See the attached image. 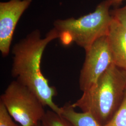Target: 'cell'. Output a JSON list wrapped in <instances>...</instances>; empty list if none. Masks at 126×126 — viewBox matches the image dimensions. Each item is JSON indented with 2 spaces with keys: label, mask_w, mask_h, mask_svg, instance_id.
<instances>
[{
  "label": "cell",
  "mask_w": 126,
  "mask_h": 126,
  "mask_svg": "<svg viewBox=\"0 0 126 126\" xmlns=\"http://www.w3.org/2000/svg\"><path fill=\"white\" fill-rule=\"evenodd\" d=\"M42 126V124H41V122L40 123H39L38 124H37L36 126Z\"/></svg>",
  "instance_id": "14"
},
{
  "label": "cell",
  "mask_w": 126,
  "mask_h": 126,
  "mask_svg": "<svg viewBox=\"0 0 126 126\" xmlns=\"http://www.w3.org/2000/svg\"><path fill=\"white\" fill-rule=\"evenodd\" d=\"M112 17L126 29V5L120 8H117L111 11Z\"/></svg>",
  "instance_id": "12"
},
{
  "label": "cell",
  "mask_w": 126,
  "mask_h": 126,
  "mask_svg": "<svg viewBox=\"0 0 126 126\" xmlns=\"http://www.w3.org/2000/svg\"><path fill=\"white\" fill-rule=\"evenodd\" d=\"M11 117L4 104L0 101V126H19Z\"/></svg>",
  "instance_id": "11"
},
{
  "label": "cell",
  "mask_w": 126,
  "mask_h": 126,
  "mask_svg": "<svg viewBox=\"0 0 126 126\" xmlns=\"http://www.w3.org/2000/svg\"><path fill=\"white\" fill-rule=\"evenodd\" d=\"M108 2L111 6H118L121 4L123 1L126 0H105Z\"/></svg>",
  "instance_id": "13"
},
{
  "label": "cell",
  "mask_w": 126,
  "mask_h": 126,
  "mask_svg": "<svg viewBox=\"0 0 126 126\" xmlns=\"http://www.w3.org/2000/svg\"><path fill=\"white\" fill-rule=\"evenodd\" d=\"M108 38L114 64L126 70V29L113 17Z\"/></svg>",
  "instance_id": "7"
},
{
  "label": "cell",
  "mask_w": 126,
  "mask_h": 126,
  "mask_svg": "<svg viewBox=\"0 0 126 126\" xmlns=\"http://www.w3.org/2000/svg\"><path fill=\"white\" fill-rule=\"evenodd\" d=\"M0 101L21 126H36L45 115L44 106L32 91L17 80L12 81Z\"/></svg>",
  "instance_id": "4"
},
{
  "label": "cell",
  "mask_w": 126,
  "mask_h": 126,
  "mask_svg": "<svg viewBox=\"0 0 126 126\" xmlns=\"http://www.w3.org/2000/svg\"><path fill=\"white\" fill-rule=\"evenodd\" d=\"M60 115L74 126H101L89 113L76 112L70 103L61 108Z\"/></svg>",
  "instance_id": "8"
},
{
  "label": "cell",
  "mask_w": 126,
  "mask_h": 126,
  "mask_svg": "<svg viewBox=\"0 0 126 126\" xmlns=\"http://www.w3.org/2000/svg\"><path fill=\"white\" fill-rule=\"evenodd\" d=\"M111 6L104 0L92 13L79 18L55 21L54 28L59 32L62 44L68 45L74 42L86 50L97 39L107 36L112 20Z\"/></svg>",
  "instance_id": "3"
},
{
  "label": "cell",
  "mask_w": 126,
  "mask_h": 126,
  "mask_svg": "<svg viewBox=\"0 0 126 126\" xmlns=\"http://www.w3.org/2000/svg\"><path fill=\"white\" fill-rule=\"evenodd\" d=\"M126 93V70L113 63L72 105L82 112L89 113L101 126H105L120 108Z\"/></svg>",
  "instance_id": "2"
},
{
  "label": "cell",
  "mask_w": 126,
  "mask_h": 126,
  "mask_svg": "<svg viewBox=\"0 0 126 126\" xmlns=\"http://www.w3.org/2000/svg\"><path fill=\"white\" fill-rule=\"evenodd\" d=\"M41 124L42 126H74L61 115L52 110H48L45 112Z\"/></svg>",
  "instance_id": "9"
},
{
  "label": "cell",
  "mask_w": 126,
  "mask_h": 126,
  "mask_svg": "<svg viewBox=\"0 0 126 126\" xmlns=\"http://www.w3.org/2000/svg\"><path fill=\"white\" fill-rule=\"evenodd\" d=\"M59 32L53 28L42 38L39 30L29 33L14 46L11 75L32 91L44 106L59 115L61 108L53 100L56 89L49 84L41 70V62L46 47L51 41L59 38Z\"/></svg>",
  "instance_id": "1"
},
{
  "label": "cell",
  "mask_w": 126,
  "mask_h": 126,
  "mask_svg": "<svg viewBox=\"0 0 126 126\" xmlns=\"http://www.w3.org/2000/svg\"><path fill=\"white\" fill-rule=\"evenodd\" d=\"M86 51L85 61L79 78V88L89 89L113 63L108 35L97 39Z\"/></svg>",
  "instance_id": "5"
},
{
  "label": "cell",
  "mask_w": 126,
  "mask_h": 126,
  "mask_svg": "<svg viewBox=\"0 0 126 126\" xmlns=\"http://www.w3.org/2000/svg\"><path fill=\"white\" fill-rule=\"evenodd\" d=\"M105 126H126V93L117 112L112 120Z\"/></svg>",
  "instance_id": "10"
},
{
  "label": "cell",
  "mask_w": 126,
  "mask_h": 126,
  "mask_svg": "<svg viewBox=\"0 0 126 126\" xmlns=\"http://www.w3.org/2000/svg\"><path fill=\"white\" fill-rule=\"evenodd\" d=\"M32 2V0H9L0 2V51L2 57L9 54L16 27Z\"/></svg>",
  "instance_id": "6"
}]
</instances>
